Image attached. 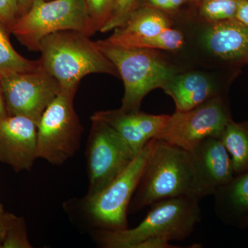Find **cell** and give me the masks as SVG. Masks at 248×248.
Wrapping results in <instances>:
<instances>
[{"label":"cell","mask_w":248,"mask_h":248,"mask_svg":"<svg viewBox=\"0 0 248 248\" xmlns=\"http://www.w3.org/2000/svg\"><path fill=\"white\" fill-rule=\"evenodd\" d=\"M200 200L180 196L155 202L138 226L102 229L97 233V241L106 248H172L169 241L186 239L201 221Z\"/></svg>","instance_id":"obj_1"},{"label":"cell","mask_w":248,"mask_h":248,"mask_svg":"<svg viewBox=\"0 0 248 248\" xmlns=\"http://www.w3.org/2000/svg\"><path fill=\"white\" fill-rule=\"evenodd\" d=\"M39 51L42 68L58 80L62 90H78L80 81L90 74L120 77L96 42L78 31H59L46 36Z\"/></svg>","instance_id":"obj_2"},{"label":"cell","mask_w":248,"mask_h":248,"mask_svg":"<svg viewBox=\"0 0 248 248\" xmlns=\"http://www.w3.org/2000/svg\"><path fill=\"white\" fill-rule=\"evenodd\" d=\"M180 196L197 198L190 153L163 140L153 139L144 170L129 208L135 213L155 202Z\"/></svg>","instance_id":"obj_3"},{"label":"cell","mask_w":248,"mask_h":248,"mask_svg":"<svg viewBox=\"0 0 248 248\" xmlns=\"http://www.w3.org/2000/svg\"><path fill=\"white\" fill-rule=\"evenodd\" d=\"M107 58L117 68L123 80L124 110H140L143 99L156 89H162L177 73L174 68L156 50L128 48L112 45L107 40L95 42Z\"/></svg>","instance_id":"obj_4"},{"label":"cell","mask_w":248,"mask_h":248,"mask_svg":"<svg viewBox=\"0 0 248 248\" xmlns=\"http://www.w3.org/2000/svg\"><path fill=\"white\" fill-rule=\"evenodd\" d=\"M63 31L89 37L97 32L84 0H39L16 19L10 32L29 50L39 51L46 36Z\"/></svg>","instance_id":"obj_5"},{"label":"cell","mask_w":248,"mask_h":248,"mask_svg":"<svg viewBox=\"0 0 248 248\" xmlns=\"http://www.w3.org/2000/svg\"><path fill=\"white\" fill-rule=\"evenodd\" d=\"M78 90H62L41 117L37 127V158L63 164L79 150L82 125L74 108Z\"/></svg>","instance_id":"obj_6"},{"label":"cell","mask_w":248,"mask_h":248,"mask_svg":"<svg viewBox=\"0 0 248 248\" xmlns=\"http://www.w3.org/2000/svg\"><path fill=\"white\" fill-rule=\"evenodd\" d=\"M91 121L86 150L89 186L85 200L93 198L105 188L138 155L107 124Z\"/></svg>","instance_id":"obj_7"},{"label":"cell","mask_w":248,"mask_h":248,"mask_svg":"<svg viewBox=\"0 0 248 248\" xmlns=\"http://www.w3.org/2000/svg\"><path fill=\"white\" fill-rule=\"evenodd\" d=\"M151 140L118 177L93 198L85 200V210L104 230L128 228L127 214L151 151Z\"/></svg>","instance_id":"obj_8"},{"label":"cell","mask_w":248,"mask_h":248,"mask_svg":"<svg viewBox=\"0 0 248 248\" xmlns=\"http://www.w3.org/2000/svg\"><path fill=\"white\" fill-rule=\"evenodd\" d=\"M232 120L221 95L187 111H175L156 139L189 151L205 139H219Z\"/></svg>","instance_id":"obj_9"},{"label":"cell","mask_w":248,"mask_h":248,"mask_svg":"<svg viewBox=\"0 0 248 248\" xmlns=\"http://www.w3.org/2000/svg\"><path fill=\"white\" fill-rule=\"evenodd\" d=\"M1 84L9 115L24 116L37 124L61 91L58 80L43 68L3 77Z\"/></svg>","instance_id":"obj_10"},{"label":"cell","mask_w":248,"mask_h":248,"mask_svg":"<svg viewBox=\"0 0 248 248\" xmlns=\"http://www.w3.org/2000/svg\"><path fill=\"white\" fill-rule=\"evenodd\" d=\"M194 173L196 197L213 195L234 177L231 158L218 138L205 139L189 151Z\"/></svg>","instance_id":"obj_11"},{"label":"cell","mask_w":248,"mask_h":248,"mask_svg":"<svg viewBox=\"0 0 248 248\" xmlns=\"http://www.w3.org/2000/svg\"><path fill=\"white\" fill-rule=\"evenodd\" d=\"M37 124L29 117L8 115L0 120V162L16 172L29 170L37 154Z\"/></svg>","instance_id":"obj_12"},{"label":"cell","mask_w":248,"mask_h":248,"mask_svg":"<svg viewBox=\"0 0 248 248\" xmlns=\"http://www.w3.org/2000/svg\"><path fill=\"white\" fill-rule=\"evenodd\" d=\"M170 115H155L140 110L99 111L91 120L100 121L113 129L137 155L153 139L156 138Z\"/></svg>","instance_id":"obj_13"},{"label":"cell","mask_w":248,"mask_h":248,"mask_svg":"<svg viewBox=\"0 0 248 248\" xmlns=\"http://www.w3.org/2000/svg\"><path fill=\"white\" fill-rule=\"evenodd\" d=\"M204 43L222 61L248 63V27L234 19L210 24Z\"/></svg>","instance_id":"obj_14"},{"label":"cell","mask_w":248,"mask_h":248,"mask_svg":"<svg viewBox=\"0 0 248 248\" xmlns=\"http://www.w3.org/2000/svg\"><path fill=\"white\" fill-rule=\"evenodd\" d=\"M163 91L172 98L176 111H187L212 98L220 96L213 80L201 73H177L163 86Z\"/></svg>","instance_id":"obj_15"},{"label":"cell","mask_w":248,"mask_h":248,"mask_svg":"<svg viewBox=\"0 0 248 248\" xmlns=\"http://www.w3.org/2000/svg\"><path fill=\"white\" fill-rule=\"evenodd\" d=\"M172 25V20L166 14L145 6L134 11L123 25L115 29L109 37L116 39L154 35Z\"/></svg>","instance_id":"obj_16"},{"label":"cell","mask_w":248,"mask_h":248,"mask_svg":"<svg viewBox=\"0 0 248 248\" xmlns=\"http://www.w3.org/2000/svg\"><path fill=\"white\" fill-rule=\"evenodd\" d=\"M215 196V210L221 218L228 215L248 213V171L235 175L226 185L217 189Z\"/></svg>","instance_id":"obj_17"},{"label":"cell","mask_w":248,"mask_h":248,"mask_svg":"<svg viewBox=\"0 0 248 248\" xmlns=\"http://www.w3.org/2000/svg\"><path fill=\"white\" fill-rule=\"evenodd\" d=\"M219 140L231 155L235 175L248 171V122L231 120Z\"/></svg>","instance_id":"obj_18"},{"label":"cell","mask_w":248,"mask_h":248,"mask_svg":"<svg viewBox=\"0 0 248 248\" xmlns=\"http://www.w3.org/2000/svg\"><path fill=\"white\" fill-rule=\"evenodd\" d=\"M112 45L128 48H146L152 50H164L176 51L182 48L185 43L184 34L172 27L160 33L144 37H125V38L107 39Z\"/></svg>","instance_id":"obj_19"},{"label":"cell","mask_w":248,"mask_h":248,"mask_svg":"<svg viewBox=\"0 0 248 248\" xmlns=\"http://www.w3.org/2000/svg\"><path fill=\"white\" fill-rule=\"evenodd\" d=\"M9 33L0 21V76L3 78L42 68L40 60H29L15 50L9 40Z\"/></svg>","instance_id":"obj_20"},{"label":"cell","mask_w":248,"mask_h":248,"mask_svg":"<svg viewBox=\"0 0 248 248\" xmlns=\"http://www.w3.org/2000/svg\"><path fill=\"white\" fill-rule=\"evenodd\" d=\"M243 0H203L200 16L210 24L234 19Z\"/></svg>","instance_id":"obj_21"},{"label":"cell","mask_w":248,"mask_h":248,"mask_svg":"<svg viewBox=\"0 0 248 248\" xmlns=\"http://www.w3.org/2000/svg\"><path fill=\"white\" fill-rule=\"evenodd\" d=\"M97 31H101L113 14L118 0H84Z\"/></svg>","instance_id":"obj_22"},{"label":"cell","mask_w":248,"mask_h":248,"mask_svg":"<svg viewBox=\"0 0 248 248\" xmlns=\"http://www.w3.org/2000/svg\"><path fill=\"white\" fill-rule=\"evenodd\" d=\"M24 218L15 216L10 223L1 248H31Z\"/></svg>","instance_id":"obj_23"},{"label":"cell","mask_w":248,"mask_h":248,"mask_svg":"<svg viewBox=\"0 0 248 248\" xmlns=\"http://www.w3.org/2000/svg\"><path fill=\"white\" fill-rule=\"evenodd\" d=\"M138 0H118L113 14L100 32H106L122 27L130 14L138 7Z\"/></svg>","instance_id":"obj_24"},{"label":"cell","mask_w":248,"mask_h":248,"mask_svg":"<svg viewBox=\"0 0 248 248\" xmlns=\"http://www.w3.org/2000/svg\"><path fill=\"white\" fill-rule=\"evenodd\" d=\"M17 18V0H0V21L9 32Z\"/></svg>","instance_id":"obj_25"},{"label":"cell","mask_w":248,"mask_h":248,"mask_svg":"<svg viewBox=\"0 0 248 248\" xmlns=\"http://www.w3.org/2000/svg\"><path fill=\"white\" fill-rule=\"evenodd\" d=\"M189 0H146V6L153 8L161 12L177 11ZM165 14V13H164Z\"/></svg>","instance_id":"obj_26"},{"label":"cell","mask_w":248,"mask_h":248,"mask_svg":"<svg viewBox=\"0 0 248 248\" xmlns=\"http://www.w3.org/2000/svg\"><path fill=\"white\" fill-rule=\"evenodd\" d=\"M15 216L16 215L14 214L5 211L2 204L0 203V248H1V246L4 242L10 223Z\"/></svg>","instance_id":"obj_27"},{"label":"cell","mask_w":248,"mask_h":248,"mask_svg":"<svg viewBox=\"0 0 248 248\" xmlns=\"http://www.w3.org/2000/svg\"><path fill=\"white\" fill-rule=\"evenodd\" d=\"M234 19L248 27V0H243L241 1Z\"/></svg>","instance_id":"obj_28"},{"label":"cell","mask_w":248,"mask_h":248,"mask_svg":"<svg viewBox=\"0 0 248 248\" xmlns=\"http://www.w3.org/2000/svg\"><path fill=\"white\" fill-rule=\"evenodd\" d=\"M39 0H17L18 8V17L26 13L31 9L36 1Z\"/></svg>","instance_id":"obj_29"},{"label":"cell","mask_w":248,"mask_h":248,"mask_svg":"<svg viewBox=\"0 0 248 248\" xmlns=\"http://www.w3.org/2000/svg\"><path fill=\"white\" fill-rule=\"evenodd\" d=\"M9 115L6 110L5 104L4 93H3L2 84H1V77L0 76V120Z\"/></svg>","instance_id":"obj_30"},{"label":"cell","mask_w":248,"mask_h":248,"mask_svg":"<svg viewBox=\"0 0 248 248\" xmlns=\"http://www.w3.org/2000/svg\"><path fill=\"white\" fill-rule=\"evenodd\" d=\"M245 223H246V224L248 226V215L247 216V218H246V220H245Z\"/></svg>","instance_id":"obj_31"}]
</instances>
